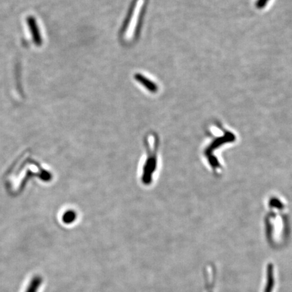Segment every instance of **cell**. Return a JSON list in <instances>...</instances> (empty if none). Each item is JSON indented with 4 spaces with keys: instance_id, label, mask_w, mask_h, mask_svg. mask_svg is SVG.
Returning a JSON list of instances; mask_svg holds the SVG:
<instances>
[{
    "instance_id": "obj_1",
    "label": "cell",
    "mask_w": 292,
    "mask_h": 292,
    "mask_svg": "<svg viewBox=\"0 0 292 292\" xmlns=\"http://www.w3.org/2000/svg\"><path fill=\"white\" fill-rule=\"evenodd\" d=\"M38 177L44 181L52 179L51 173L43 169L41 165L26 152L16 159L4 177L5 184L11 194L17 195L23 190L31 177Z\"/></svg>"
},
{
    "instance_id": "obj_2",
    "label": "cell",
    "mask_w": 292,
    "mask_h": 292,
    "mask_svg": "<svg viewBox=\"0 0 292 292\" xmlns=\"http://www.w3.org/2000/svg\"><path fill=\"white\" fill-rule=\"evenodd\" d=\"M145 156L144 162L140 168L141 183L145 186H150L154 181L158 169V150L160 140L156 134H150L144 140Z\"/></svg>"
},
{
    "instance_id": "obj_3",
    "label": "cell",
    "mask_w": 292,
    "mask_h": 292,
    "mask_svg": "<svg viewBox=\"0 0 292 292\" xmlns=\"http://www.w3.org/2000/svg\"><path fill=\"white\" fill-rule=\"evenodd\" d=\"M267 275V283H266L265 292H273L274 283H275L273 265H269L268 266Z\"/></svg>"
},
{
    "instance_id": "obj_4",
    "label": "cell",
    "mask_w": 292,
    "mask_h": 292,
    "mask_svg": "<svg viewBox=\"0 0 292 292\" xmlns=\"http://www.w3.org/2000/svg\"><path fill=\"white\" fill-rule=\"evenodd\" d=\"M42 282L41 278L40 277H35L32 279L31 282L28 285L25 292H37L39 289Z\"/></svg>"
},
{
    "instance_id": "obj_5",
    "label": "cell",
    "mask_w": 292,
    "mask_h": 292,
    "mask_svg": "<svg viewBox=\"0 0 292 292\" xmlns=\"http://www.w3.org/2000/svg\"><path fill=\"white\" fill-rule=\"evenodd\" d=\"M76 219V214L74 211H66L62 215V221L66 224L73 223Z\"/></svg>"
},
{
    "instance_id": "obj_6",
    "label": "cell",
    "mask_w": 292,
    "mask_h": 292,
    "mask_svg": "<svg viewBox=\"0 0 292 292\" xmlns=\"http://www.w3.org/2000/svg\"><path fill=\"white\" fill-rule=\"evenodd\" d=\"M267 2L268 0H259V1H258V3H259V6H263V4L267 3Z\"/></svg>"
}]
</instances>
